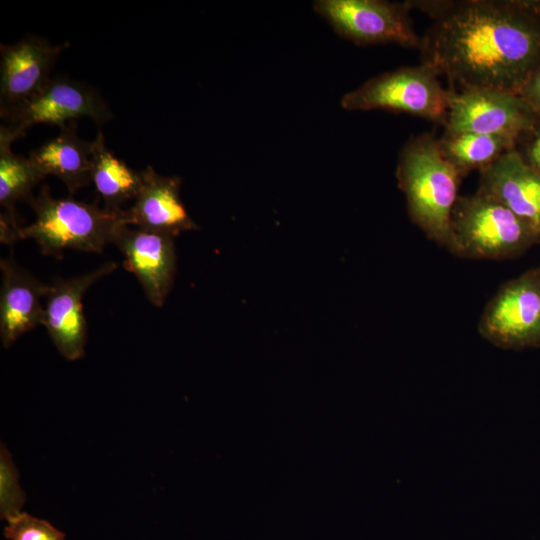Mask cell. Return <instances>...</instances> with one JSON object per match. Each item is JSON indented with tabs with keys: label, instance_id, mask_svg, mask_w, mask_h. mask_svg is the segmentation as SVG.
Wrapping results in <instances>:
<instances>
[{
	"label": "cell",
	"instance_id": "cell-1",
	"mask_svg": "<svg viewBox=\"0 0 540 540\" xmlns=\"http://www.w3.org/2000/svg\"><path fill=\"white\" fill-rule=\"evenodd\" d=\"M411 3L433 19L421 39L423 64L460 89L519 95L540 62V1Z\"/></svg>",
	"mask_w": 540,
	"mask_h": 540
},
{
	"label": "cell",
	"instance_id": "cell-2",
	"mask_svg": "<svg viewBox=\"0 0 540 540\" xmlns=\"http://www.w3.org/2000/svg\"><path fill=\"white\" fill-rule=\"evenodd\" d=\"M396 177L411 220L452 253V214L462 177L442 156L437 139L430 134L410 139L399 154Z\"/></svg>",
	"mask_w": 540,
	"mask_h": 540
},
{
	"label": "cell",
	"instance_id": "cell-3",
	"mask_svg": "<svg viewBox=\"0 0 540 540\" xmlns=\"http://www.w3.org/2000/svg\"><path fill=\"white\" fill-rule=\"evenodd\" d=\"M25 202L33 209L35 220L15 229L10 243L32 238L42 254L58 259L66 249L101 253L106 245L113 244L117 231L124 225L123 209L115 212L96 203L57 199L46 184L37 196L32 194Z\"/></svg>",
	"mask_w": 540,
	"mask_h": 540
},
{
	"label": "cell",
	"instance_id": "cell-4",
	"mask_svg": "<svg viewBox=\"0 0 540 540\" xmlns=\"http://www.w3.org/2000/svg\"><path fill=\"white\" fill-rule=\"evenodd\" d=\"M452 236L453 254L489 260L518 257L540 240L531 224L480 188L458 198L452 214Z\"/></svg>",
	"mask_w": 540,
	"mask_h": 540
},
{
	"label": "cell",
	"instance_id": "cell-5",
	"mask_svg": "<svg viewBox=\"0 0 540 540\" xmlns=\"http://www.w3.org/2000/svg\"><path fill=\"white\" fill-rule=\"evenodd\" d=\"M437 72L421 63L382 73L345 94L346 110H388L403 112L444 125L449 90L442 87Z\"/></svg>",
	"mask_w": 540,
	"mask_h": 540
},
{
	"label": "cell",
	"instance_id": "cell-6",
	"mask_svg": "<svg viewBox=\"0 0 540 540\" xmlns=\"http://www.w3.org/2000/svg\"><path fill=\"white\" fill-rule=\"evenodd\" d=\"M478 331L503 349L540 347V265L502 284L486 305Z\"/></svg>",
	"mask_w": 540,
	"mask_h": 540
},
{
	"label": "cell",
	"instance_id": "cell-7",
	"mask_svg": "<svg viewBox=\"0 0 540 540\" xmlns=\"http://www.w3.org/2000/svg\"><path fill=\"white\" fill-rule=\"evenodd\" d=\"M313 7L339 36L357 45L395 43L420 49L409 15L411 2L318 0Z\"/></svg>",
	"mask_w": 540,
	"mask_h": 540
},
{
	"label": "cell",
	"instance_id": "cell-8",
	"mask_svg": "<svg viewBox=\"0 0 540 540\" xmlns=\"http://www.w3.org/2000/svg\"><path fill=\"white\" fill-rule=\"evenodd\" d=\"M2 123L15 140L25 136L36 124L58 125L81 117L91 118L101 125L112 118V113L100 94L92 87L67 77L52 78L49 84L28 101L0 111Z\"/></svg>",
	"mask_w": 540,
	"mask_h": 540
},
{
	"label": "cell",
	"instance_id": "cell-9",
	"mask_svg": "<svg viewBox=\"0 0 540 540\" xmlns=\"http://www.w3.org/2000/svg\"><path fill=\"white\" fill-rule=\"evenodd\" d=\"M538 116L516 94L471 88L449 90L445 130L498 135L518 140Z\"/></svg>",
	"mask_w": 540,
	"mask_h": 540
},
{
	"label": "cell",
	"instance_id": "cell-10",
	"mask_svg": "<svg viewBox=\"0 0 540 540\" xmlns=\"http://www.w3.org/2000/svg\"><path fill=\"white\" fill-rule=\"evenodd\" d=\"M116 268L115 262H106L84 275L69 279L57 277L49 284L42 325L65 359L74 361L84 354L87 322L82 300L85 292Z\"/></svg>",
	"mask_w": 540,
	"mask_h": 540
},
{
	"label": "cell",
	"instance_id": "cell-11",
	"mask_svg": "<svg viewBox=\"0 0 540 540\" xmlns=\"http://www.w3.org/2000/svg\"><path fill=\"white\" fill-rule=\"evenodd\" d=\"M68 43L52 45L37 36H25L0 45V111L18 106L40 93L51 81V71Z\"/></svg>",
	"mask_w": 540,
	"mask_h": 540
},
{
	"label": "cell",
	"instance_id": "cell-12",
	"mask_svg": "<svg viewBox=\"0 0 540 540\" xmlns=\"http://www.w3.org/2000/svg\"><path fill=\"white\" fill-rule=\"evenodd\" d=\"M173 236L122 225L113 244L124 256L123 265L141 284L148 300L162 306L168 296L176 271Z\"/></svg>",
	"mask_w": 540,
	"mask_h": 540
},
{
	"label": "cell",
	"instance_id": "cell-13",
	"mask_svg": "<svg viewBox=\"0 0 540 540\" xmlns=\"http://www.w3.org/2000/svg\"><path fill=\"white\" fill-rule=\"evenodd\" d=\"M142 182L133 205L122 211L124 225L169 234L195 230L180 196L181 178L162 176L151 166L141 170Z\"/></svg>",
	"mask_w": 540,
	"mask_h": 540
},
{
	"label": "cell",
	"instance_id": "cell-14",
	"mask_svg": "<svg viewBox=\"0 0 540 540\" xmlns=\"http://www.w3.org/2000/svg\"><path fill=\"white\" fill-rule=\"evenodd\" d=\"M0 337L5 348L24 333L42 325L49 284H43L10 255L1 259Z\"/></svg>",
	"mask_w": 540,
	"mask_h": 540
},
{
	"label": "cell",
	"instance_id": "cell-15",
	"mask_svg": "<svg viewBox=\"0 0 540 540\" xmlns=\"http://www.w3.org/2000/svg\"><path fill=\"white\" fill-rule=\"evenodd\" d=\"M479 188L540 234V174L523 161L515 148L480 172Z\"/></svg>",
	"mask_w": 540,
	"mask_h": 540
},
{
	"label": "cell",
	"instance_id": "cell-16",
	"mask_svg": "<svg viewBox=\"0 0 540 540\" xmlns=\"http://www.w3.org/2000/svg\"><path fill=\"white\" fill-rule=\"evenodd\" d=\"M59 128L57 136L34 149L29 159L45 177H58L72 195L91 182L93 141L78 136L76 120Z\"/></svg>",
	"mask_w": 540,
	"mask_h": 540
},
{
	"label": "cell",
	"instance_id": "cell-17",
	"mask_svg": "<svg viewBox=\"0 0 540 540\" xmlns=\"http://www.w3.org/2000/svg\"><path fill=\"white\" fill-rule=\"evenodd\" d=\"M90 179L104 207L115 212L135 199L142 182L141 171L131 169L107 148L102 131L93 140Z\"/></svg>",
	"mask_w": 540,
	"mask_h": 540
},
{
	"label": "cell",
	"instance_id": "cell-18",
	"mask_svg": "<svg viewBox=\"0 0 540 540\" xmlns=\"http://www.w3.org/2000/svg\"><path fill=\"white\" fill-rule=\"evenodd\" d=\"M444 159L463 178L471 171L491 166L503 154L515 148L516 140L498 135L446 131L437 139Z\"/></svg>",
	"mask_w": 540,
	"mask_h": 540
},
{
	"label": "cell",
	"instance_id": "cell-19",
	"mask_svg": "<svg viewBox=\"0 0 540 540\" xmlns=\"http://www.w3.org/2000/svg\"><path fill=\"white\" fill-rule=\"evenodd\" d=\"M15 138L1 123L0 125V204L6 213L1 219L12 226H20L17 221L15 203L26 201L32 189L45 176L32 164L29 158L15 154L11 144Z\"/></svg>",
	"mask_w": 540,
	"mask_h": 540
},
{
	"label": "cell",
	"instance_id": "cell-20",
	"mask_svg": "<svg viewBox=\"0 0 540 540\" xmlns=\"http://www.w3.org/2000/svg\"><path fill=\"white\" fill-rule=\"evenodd\" d=\"M19 473L7 447H0V516L9 520L20 513L25 502V493L18 483Z\"/></svg>",
	"mask_w": 540,
	"mask_h": 540
},
{
	"label": "cell",
	"instance_id": "cell-21",
	"mask_svg": "<svg viewBox=\"0 0 540 540\" xmlns=\"http://www.w3.org/2000/svg\"><path fill=\"white\" fill-rule=\"evenodd\" d=\"M7 522L4 536L8 540H65V534L48 521L27 513L20 512Z\"/></svg>",
	"mask_w": 540,
	"mask_h": 540
},
{
	"label": "cell",
	"instance_id": "cell-22",
	"mask_svg": "<svg viewBox=\"0 0 540 540\" xmlns=\"http://www.w3.org/2000/svg\"><path fill=\"white\" fill-rule=\"evenodd\" d=\"M515 150L528 166L540 174V117L518 138Z\"/></svg>",
	"mask_w": 540,
	"mask_h": 540
},
{
	"label": "cell",
	"instance_id": "cell-23",
	"mask_svg": "<svg viewBox=\"0 0 540 540\" xmlns=\"http://www.w3.org/2000/svg\"><path fill=\"white\" fill-rule=\"evenodd\" d=\"M519 96L540 117V62L529 75Z\"/></svg>",
	"mask_w": 540,
	"mask_h": 540
},
{
	"label": "cell",
	"instance_id": "cell-24",
	"mask_svg": "<svg viewBox=\"0 0 540 540\" xmlns=\"http://www.w3.org/2000/svg\"><path fill=\"white\" fill-rule=\"evenodd\" d=\"M539 244H540V240H539Z\"/></svg>",
	"mask_w": 540,
	"mask_h": 540
}]
</instances>
